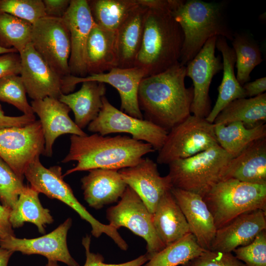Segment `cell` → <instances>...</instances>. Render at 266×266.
<instances>
[{
  "mask_svg": "<svg viewBox=\"0 0 266 266\" xmlns=\"http://www.w3.org/2000/svg\"><path fill=\"white\" fill-rule=\"evenodd\" d=\"M186 66L179 63L141 80L137 99L146 120L168 132L191 115L193 88L186 87Z\"/></svg>",
  "mask_w": 266,
  "mask_h": 266,
  "instance_id": "6da1fadb",
  "label": "cell"
},
{
  "mask_svg": "<svg viewBox=\"0 0 266 266\" xmlns=\"http://www.w3.org/2000/svg\"><path fill=\"white\" fill-rule=\"evenodd\" d=\"M70 141L68 153L62 162L76 161L77 164L67 170L63 177L80 171L96 168L119 170L133 166L141 161L144 155L155 151L151 144L126 135L72 134Z\"/></svg>",
  "mask_w": 266,
  "mask_h": 266,
  "instance_id": "7a4b0ae2",
  "label": "cell"
},
{
  "mask_svg": "<svg viewBox=\"0 0 266 266\" xmlns=\"http://www.w3.org/2000/svg\"><path fill=\"white\" fill-rule=\"evenodd\" d=\"M225 8V2L188 0H182L171 12L184 36L181 64L186 66L212 37L233 40L234 33L229 26Z\"/></svg>",
  "mask_w": 266,
  "mask_h": 266,
  "instance_id": "3957f363",
  "label": "cell"
},
{
  "mask_svg": "<svg viewBox=\"0 0 266 266\" xmlns=\"http://www.w3.org/2000/svg\"><path fill=\"white\" fill-rule=\"evenodd\" d=\"M183 40L170 11L149 8L134 66L145 69L147 76L167 70L179 63Z\"/></svg>",
  "mask_w": 266,
  "mask_h": 266,
  "instance_id": "277c9868",
  "label": "cell"
},
{
  "mask_svg": "<svg viewBox=\"0 0 266 266\" xmlns=\"http://www.w3.org/2000/svg\"><path fill=\"white\" fill-rule=\"evenodd\" d=\"M233 158L219 144L189 158L168 164L173 187L197 194L203 197L222 181Z\"/></svg>",
  "mask_w": 266,
  "mask_h": 266,
  "instance_id": "5b68a950",
  "label": "cell"
},
{
  "mask_svg": "<svg viewBox=\"0 0 266 266\" xmlns=\"http://www.w3.org/2000/svg\"><path fill=\"white\" fill-rule=\"evenodd\" d=\"M24 176L31 187L39 193L44 194L49 198L56 199L74 210L81 219L91 225L94 236L98 238L102 233L106 234L121 250L128 249V245L118 230L109 224L100 223L79 202L69 185L64 180L61 166L46 168L41 163L39 158H37L29 165Z\"/></svg>",
  "mask_w": 266,
  "mask_h": 266,
  "instance_id": "8992f818",
  "label": "cell"
},
{
  "mask_svg": "<svg viewBox=\"0 0 266 266\" xmlns=\"http://www.w3.org/2000/svg\"><path fill=\"white\" fill-rule=\"evenodd\" d=\"M202 198L217 229L242 213L256 209L266 212V184L226 179L216 184Z\"/></svg>",
  "mask_w": 266,
  "mask_h": 266,
  "instance_id": "52a82bcc",
  "label": "cell"
},
{
  "mask_svg": "<svg viewBox=\"0 0 266 266\" xmlns=\"http://www.w3.org/2000/svg\"><path fill=\"white\" fill-rule=\"evenodd\" d=\"M217 145L213 123L205 118L191 114L168 132L163 145L158 151L157 162L168 165Z\"/></svg>",
  "mask_w": 266,
  "mask_h": 266,
  "instance_id": "ba28073f",
  "label": "cell"
},
{
  "mask_svg": "<svg viewBox=\"0 0 266 266\" xmlns=\"http://www.w3.org/2000/svg\"><path fill=\"white\" fill-rule=\"evenodd\" d=\"M152 215L139 197L129 186L117 204L106 211L109 225L117 230L128 228L146 241L145 254L148 261L166 247L155 230Z\"/></svg>",
  "mask_w": 266,
  "mask_h": 266,
  "instance_id": "9c48e42d",
  "label": "cell"
},
{
  "mask_svg": "<svg viewBox=\"0 0 266 266\" xmlns=\"http://www.w3.org/2000/svg\"><path fill=\"white\" fill-rule=\"evenodd\" d=\"M89 132L101 135L115 133L130 134L133 139L149 143L155 150L163 145L168 132L154 123L128 115L102 98V106L98 117L88 126Z\"/></svg>",
  "mask_w": 266,
  "mask_h": 266,
  "instance_id": "30bf717a",
  "label": "cell"
},
{
  "mask_svg": "<svg viewBox=\"0 0 266 266\" xmlns=\"http://www.w3.org/2000/svg\"><path fill=\"white\" fill-rule=\"evenodd\" d=\"M45 140L39 120L0 130V157L23 181L29 165L43 154Z\"/></svg>",
  "mask_w": 266,
  "mask_h": 266,
  "instance_id": "8fae6325",
  "label": "cell"
},
{
  "mask_svg": "<svg viewBox=\"0 0 266 266\" xmlns=\"http://www.w3.org/2000/svg\"><path fill=\"white\" fill-rule=\"evenodd\" d=\"M31 43L62 79L71 75L70 34L63 18L45 16L37 20L33 24Z\"/></svg>",
  "mask_w": 266,
  "mask_h": 266,
  "instance_id": "7c38bea8",
  "label": "cell"
},
{
  "mask_svg": "<svg viewBox=\"0 0 266 266\" xmlns=\"http://www.w3.org/2000/svg\"><path fill=\"white\" fill-rule=\"evenodd\" d=\"M147 76V72L141 67H114L108 71L79 77L72 75L63 78V94L73 91L75 86L87 81H94L108 84L116 89L120 96L121 110L133 117L143 119L138 105L137 93L141 80Z\"/></svg>",
  "mask_w": 266,
  "mask_h": 266,
  "instance_id": "4fadbf2b",
  "label": "cell"
},
{
  "mask_svg": "<svg viewBox=\"0 0 266 266\" xmlns=\"http://www.w3.org/2000/svg\"><path fill=\"white\" fill-rule=\"evenodd\" d=\"M218 36L209 38L197 55L186 66V76L193 83V98L191 112L193 115L206 118L211 110L209 88L214 76L223 69V62L219 56H215Z\"/></svg>",
  "mask_w": 266,
  "mask_h": 266,
  "instance_id": "5bb4252c",
  "label": "cell"
},
{
  "mask_svg": "<svg viewBox=\"0 0 266 266\" xmlns=\"http://www.w3.org/2000/svg\"><path fill=\"white\" fill-rule=\"evenodd\" d=\"M21 77L28 95L34 100L51 97L59 99L62 91L63 79L48 65L29 43L19 53Z\"/></svg>",
  "mask_w": 266,
  "mask_h": 266,
  "instance_id": "9a60e30c",
  "label": "cell"
},
{
  "mask_svg": "<svg viewBox=\"0 0 266 266\" xmlns=\"http://www.w3.org/2000/svg\"><path fill=\"white\" fill-rule=\"evenodd\" d=\"M72 220L67 218L51 233L35 238H19L9 235L0 239V247L23 254H38L48 260L63 262L68 266H80L70 255L67 246L68 231Z\"/></svg>",
  "mask_w": 266,
  "mask_h": 266,
  "instance_id": "2e32d148",
  "label": "cell"
},
{
  "mask_svg": "<svg viewBox=\"0 0 266 266\" xmlns=\"http://www.w3.org/2000/svg\"><path fill=\"white\" fill-rule=\"evenodd\" d=\"M118 171L152 215L162 197L173 187L169 176H161L157 164L149 158H143L137 165Z\"/></svg>",
  "mask_w": 266,
  "mask_h": 266,
  "instance_id": "e0dca14e",
  "label": "cell"
},
{
  "mask_svg": "<svg viewBox=\"0 0 266 266\" xmlns=\"http://www.w3.org/2000/svg\"><path fill=\"white\" fill-rule=\"evenodd\" d=\"M63 19L70 34L71 52L68 64L70 74L84 77L87 74L85 64L87 41L95 25L88 0H71Z\"/></svg>",
  "mask_w": 266,
  "mask_h": 266,
  "instance_id": "ac0fdd59",
  "label": "cell"
},
{
  "mask_svg": "<svg viewBox=\"0 0 266 266\" xmlns=\"http://www.w3.org/2000/svg\"><path fill=\"white\" fill-rule=\"evenodd\" d=\"M31 105L41 124L45 140L44 155L52 156L54 142L62 134L87 135L69 117L70 109L59 99L46 97L33 100Z\"/></svg>",
  "mask_w": 266,
  "mask_h": 266,
  "instance_id": "d6986e66",
  "label": "cell"
},
{
  "mask_svg": "<svg viewBox=\"0 0 266 266\" xmlns=\"http://www.w3.org/2000/svg\"><path fill=\"white\" fill-rule=\"evenodd\" d=\"M266 230V212L256 209L242 213L217 229L210 249L231 253L240 246L249 244Z\"/></svg>",
  "mask_w": 266,
  "mask_h": 266,
  "instance_id": "ffe728a7",
  "label": "cell"
},
{
  "mask_svg": "<svg viewBox=\"0 0 266 266\" xmlns=\"http://www.w3.org/2000/svg\"><path fill=\"white\" fill-rule=\"evenodd\" d=\"M170 191L186 218L190 232L202 248L209 250L217 228L202 197L175 187Z\"/></svg>",
  "mask_w": 266,
  "mask_h": 266,
  "instance_id": "44dd1931",
  "label": "cell"
},
{
  "mask_svg": "<svg viewBox=\"0 0 266 266\" xmlns=\"http://www.w3.org/2000/svg\"><path fill=\"white\" fill-rule=\"evenodd\" d=\"M81 179L84 198L88 205L100 209L104 206L118 202L127 185L116 169L96 168Z\"/></svg>",
  "mask_w": 266,
  "mask_h": 266,
  "instance_id": "7402d4cb",
  "label": "cell"
},
{
  "mask_svg": "<svg viewBox=\"0 0 266 266\" xmlns=\"http://www.w3.org/2000/svg\"><path fill=\"white\" fill-rule=\"evenodd\" d=\"M266 184V137L256 140L230 161L223 180Z\"/></svg>",
  "mask_w": 266,
  "mask_h": 266,
  "instance_id": "603a6c76",
  "label": "cell"
},
{
  "mask_svg": "<svg viewBox=\"0 0 266 266\" xmlns=\"http://www.w3.org/2000/svg\"><path fill=\"white\" fill-rule=\"evenodd\" d=\"M85 64L89 75L107 72L118 67L117 32L95 24L87 41Z\"/></svg>",
  "mask_w": 266,
  "mask_h": 266,
  "instance_id": "cb8c5ba5",
  "label": "cell"
},
{
  "mask_svg": "<svg viewBox=\"0 0 266 266\" xmlns=\"http://www.w3.org/2000/svg\"><path fill=\"white\" fill-rule=\"evenodd\" d=\"M105 93V84L87 81L82 82L78 91L62 94L59 100L73 111L74 122L82 130L98 117L102 106V98Z\"/></svg>",
  "mask_w": 266,
  "mask_h": 266,
  "instance_id": "d4e9b609",
  "label": "cell"
},
{
  "mask_svg": "<svg viewBox=\"0 0 266 266\" xmlns=\"http://www.w3.org/2000/svg\"><path fill=\"white\" fill-rule=\"evenodd\" d=\"M148 9L139 3L117 31L118 67L134 66L142 42Z\"/></svg>",
  "mask_w": 266,
  "mask_h": 266,
  "instance_id": "484cf974",
  "label": "cell"
},
{
  "mask_svg": "<svg viewBox=\"0 0 266 266\" xmlns=\"http://www.w3.org/2000/svg\"><path fill=\"white\" fill-rule=\"evenodd\" d=\"M152 218L155 230L165 246L190 233L186 218L170 190L160 199Z\"/></svg>",
  "mask_w": 266,
  "mask_h": 266,
  "instance_id": "4316f807",
  "label": "cell"
},
{
  "mask_svg": "<svg viewBox=\"0 0 266 266\" xmlns=\"http://www.w3.org/2000/svg\"><path fill=\"white\" fill-rule=\"evenodd\" d=\"M216 48L221 52L223 58V75L222 82L218 87V96L213 108L206 120L213 123L219 113L232 101L246 98L242 86L238 82L234 73L235 64V53L227 42V39L218 36Z\"/></svg>",
  "mask_w": 266,
  "mask_h": 266,
  "instance_id": "83f0119b",
  "label": "cell"
},
{
  "mask_svg": "<svg viewBox=\"0 0 266 266\" xmlns=\"http://www.w3.org/2000/svg\"><path fill=\"white\" fill-rule=\"evenodd\" d=\"M266 121V93L235 100L217 116L213 124L226 125L241 122L247 128H252Z\"/></svg>",
  "mask_w": 266,
  "mask_h": 266,
  "instance_id": "f1b7e54d",
  "label": "cell"
},
{
  "mask_svg": "<svg viewBox=\"0 0 266 266\" xmlns=\"http://www.w3.org/2000/svg\"><path fill=\"white\" fill-rule=\"evenodd\" d=\"M39 194L32 187L25 186L10 211L9 221L13 228H19L25 222H31L36 226L40 233H45L46 225L52 223L54 219L50 210L41 204Z\"/></svg>",
  "mask_w": 266,
  "mask_h": 266,
  "instance_id": "f546056e",
  "label": "cell"
},
{
  "mask_svg": "<svg viewBox=\"0 0 266 266\" xmlns=\"http://www.w3.org/2000/svg\"><path fill=\"white\" fill-rule=\"evenodd\" d=\"M214 125L218 144L232 158L237 156L254 141L266 137L265 123L250 129L241 122Z\"/></svg>",
  "mask_w": 266,
  "mask_h": 266,
  "instance_id": "4dcf8cb0",
  "label": "cell"
},
{
  "mask_svg": "<svg viewBox=\"0 0 266 266\" xmlns=\"http://www.w3.org/2000/svg\"><path fill=\"white\" fill-rule=\"evenodd\" d=\"M88 3L95 24L114 32L139 4L138 0H89Z\"/></svg>",
  "mask_w": 266,
  "mask_h": 266,
  "instance_id": "1f68e13d",
  "label": "cell"
},
{
  "mask_svg": "<svg viewBox=\"0 0 266 266\" xmlns=\"http://www.w3.org/2000/svg\"><path fill=\"white\" fill-rule=\"evenodd\" d=\"M204 250L198 244L195 236L189 233L166 246L142 266H183Z\"/></svg>",
  "mask_w": 266,
  "mask_h": 266,
  "instance_id": "d6a6232c",
  "label": "cell"
},
{
  "mask_svg": "<svg viewBox=\"0 0 266 266\" xmlns=\"http://www.w3.org/2000/svg\"><path fill=\"white\" fill-rule=\"evenodd\" d=\"M232 41L235 55L236 79L242 86L250 79L253 69L263 61L260 46L247 33H234Z\"/></svg>",
  "mask_w": 266,
  "mask_h": 266,
  "instance_id": "836d02e7",
  "label": "cell"
},
{
  "mask_svg": "<svg viewBox=\"0 0 266 266\" xmlns=\"http://www.w3.org/2000/svg\"><path fill=\"white\" fill-rule=\"evenodd\" d=\"M33 24L5 13H0V46L20 53L31 41Z\"/></svg>",
  "mask_w": 266,
  "mask_h": 266,
  "instance_id": "e575fe53",
  "label": "cell"
},
{
  "mask_svg": "<svg viewBox=\"0 0 266 266\" xmlns=\"http://www.w3.org/2000/svg\"><path fill=\"white\" fill-rule=\"evenodd\" d=\"M26 94L20 75L10 74L0 78V100L14 106L24 114H34Z\"/></svg>",
  "mask_w": 266,
  "mask_h": 266,
  "instance_id": "d590c367",
  "label": "cell"
},
{
  "mask_svg": "<svg viewBox=\"0 0 266 266\" xmlns=\"http://www.w3.org/2000/svg\"><path fill=\"white\" fill-rule=\"evenodd\" d=\"M25 186L10 167L0 157V201L11 210Z\"/></svg>",
  "mask_w": 266,
  "mask_h": 266,
  "instance_id": "8d00e7d4",
  "label": "cell"
},
{
  "mask_svg": "<svg viewBox=\"0 0 266 266\" xmlns=\"http://www.w3.org/2000/svg\"><path fill=\"white\" fill-rule=\"evenodd\" d=\"M0 13H5L33 24L45 17L42 0H0Z\"/></svg>",
  "mask_w": 266,
  "mask_h": 266,
  "instance_id": "74e56055",
  "label": "cell"
},
{
  "mask_svg": "<svg viewBox=\"0 0 266 266\" xmlns=\"http://www.w3.org/2000/svg\"><path fill=\"white\" fill-rule=\"evenodd\" d=\"M233 252L246 266H266V230L261 231L251 243Z\"/></svg>",
  "mask_w": 266,
  "mask_h": 266,
  "instance_id": "f35d334b",
  "label": "cell"
},
{
  "mask_svg": "<svg viewBox=\"0 0 266 266\" xmlns=\"http://www.w3.org/2000/svg\"><path fill=\"white\" fill-rule=\"evenodd\" d=\"M183 266H246L230 252L205 250Z\"/></svg>",
  "mask_w": 266,
  "mask_h": 266,
  "instance_id": "ab89813d",
  "label": "cell"
},
{
  "mask_svg": "<svg viewBox=\"0 0 266 266\" xmlns=\"http://www.w3.org/2000/svg\"><path fill=\"white\" fill-rule=\"evenodd\" d=\"M82 244L85 250L86 261L84 266H142L148 259L145 254L135 259L125 263L116 264H106L103 262V256L90 251L91 236L86 235L82 238Z\"/></svg>",
  "mask_w": 266,
  "mask_h": 266,
  "instance_id": "60d3db41",
  "label": "cell"
},
{
  "mask_svg": "<svg viewBox=\"0 0 266 266\" xmlns=\"http://www.w3.org/2000/svg\"><path fill=\"white\" fill-rule=\"evenodd\" d=\"M21 71V58L18 52L0 55V78L10 74L19 75Z\"/></svg>",
  "mask_w": 266,
  "mask_h": 266,
  "instance_id": "b9f144b4",
  "label": "cell"
},
{
  "mask_svg": "<svg viewBox=\"0 0 266 266\" xmlns=\"http://www.w3.org/2000/svg\"><path fill=\"white\" fill-rule=\"evenodd\" d=\"M46 17L63 18L71 0H42Z\"/></svg>",
  "mask_w": 266,
  "mask_h": 266,
  "instance_id": "7bdbcfd3",
  "label": "cell"
},
{
  "mask_svg": "<svg viewBox=\"0 0 266 266\" xmlns=\"http://www.w3.org/2000/svg\"><path fill=\"white\" fill-rule=\"evenodd\" d=\"M35 120L34 114H23L19 116L5 115L0 104V130L13 127H24Z\"/></svg>",
  "mask_w": 266,
  "mask_h": 266,
  "instance_id": "ee69618b",
  "label": "cell"
},
{
  "mask_svg": "<svg viewBox=\"0 0 266 266\" xmlns=\"http://www.w3.org/2000/svg\"><path fill=\"white\" fill-rule=\"evenodd\" d=\"M181 0H138L140 4L149 9L171 12L181 3Z\"/></svg>",
  "mask_w": 266,
  "mask_h": 266,
  "instance_id": "f6af8a7d",
  "label": "cell"
},
{
  "mask_svg": "<svg viewBox=\"0 0 266 266\" xmlns=\"http://www.w3.org/2000/svg\"><path fill=\"white\" fill-rule=\"evenodd\" d=\"M246 97L253 98L264 93L266 90V77H263L242 86Z\"/></svg>",
  "mask_w": 266,
  "mask_h": 266,
  "instance_id": "bcb514c9",
  "label": "cell"
},
{
  "mask_svg": "<svg viewBox=\"0 0 266 266\" xmlns=\"http://www.w3.org/2000/svg\"><path fill=\"white\" fill-rule=\"evenodd\" d=\"M10 211L0 204V239L9 235L15 236L9 221Z\"/></svg>",
  "mask_w": 266,
  "mask_h": 266,
  "instance_id": "7dc6e473",
  "label": "cell"
},
{
  "mask_svg": "<svg viewBox=\"0 0 266 266\" xmlns=\"http://www.w3.org/2000/svg\"><path fill=\"white\" fill-rule=\"evenodd\" d=\"M13 252L0 247V266H7Z\"/></svg>",
  "mask_w": 266,
  "mask_h": 266,
  "instance_id": "c3c4849f",
  "label": "cell"
},
{
  "mask_svg": "<svg viewBox=\"0 0 266 266\" xmlns=\"http://www.w3.org/2000/svg\"><path fill=\"white\" fill-rule=\"evenodd\" d=\"M11 52H18L14 48L6 49L0 46V55Z\"/></svg>",
  "mask_w": 266,
  "mask_h": 266,
  "instance_id": "681fc988",
  "label": "cell"
},
{
  "mask_svg": "<svg viewBox=\"0 0 266 266\" xmlns=\"http://www.w3.org/2000/svg\"><path fill=\"white\" fill-rule=\"evenodd\" d=\"M46 266H60L57 262L53 260H48V262L46 265Z\"/></svg>",
  "mask_w": 266,
  "mask_h": 266,
  "instance_id": "f907efd6",
  "label": "cell"
}]
</instances>
